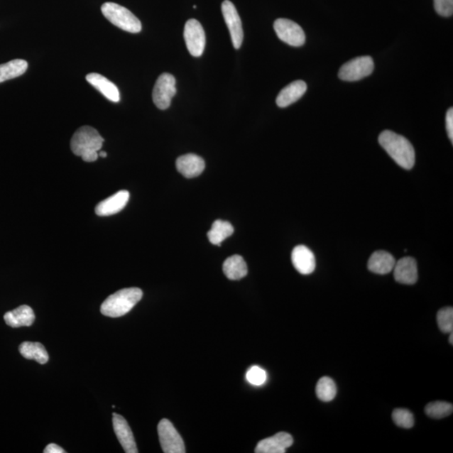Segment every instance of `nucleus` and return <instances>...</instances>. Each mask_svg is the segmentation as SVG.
I'll return each mask as SVG.
<instances>
[{"label":"nucleus","mask_w":453,"mask_h":453,"mask_svg":"<svg viewBox=\"0 0 453 453\" xmlns=\"http://www.w3.org/2000/svg\"><path fill=\"white\" fill-rule=\"evenodd\" d=\"M378 143L402 168H413L415 160V150L408 138L395 132L385 131L378 136Z\"/></svg>","instance_id":"f257e3e1"},{"label":"nucleus","mask_w":453,"mask_h":453,"mask_svg":"<svg viewBox=\"0 0 453 453\" xmlns=\"http://www.w3.org/2000/svg\"><path fill=\"white\" fill-rule=\"evenodd\" d=\"M104 142V138L94 128L82 126L74 133L71 149L74 155L82 157L86 163H94L99 158V151Z\"/></svg>","instance_id":"f03ea898"},{"label":"nucleus","mask_w":453,"mask_h":453,"mask_svg":"<svg viewBox=\"0 0 453 453\" xmlns=\"http://www.w3.org/2000/svg\"><path fill=\"white\" fill-rule=\"evenodd\" d=\"M142 297L143 291L140 288L120 290L104 300L101 306V313L109 317L124 316L131 311Z\"/></svg>","instance_id":"7ed1b4c3"},{"label":"nucleus","mask_w":453,"mask_h":453,"mask_svg":"<svg viewBox=\"0 0 453 453\" xmlns=\"http://www.w3.org/2000/svg\"><path fill=\"white\" fill-rule=\"evenodd\" d=\"M102 13L115 26L129 33H138L142 30L141 22L128 9L118 4L104 3L101 8Z\"/></svg>","instance_id":"20e7f679"},{"label":"nucleus","mask_w":453,"mask_h":453,"mask_svg":"<svg viewBox=\"0 0 453 453\" xmlns=\"http://www.w3.org/2000/svg\"><path fill=\"white\" fill-rule=\"evenodd\" d=\"M374 63L371 57L356 58L341 67L339 77L341 80L355 82L363 80L373 72Z\"/></svg>","instance_id":"39448f33"},{"label":"nucleus","mask_w":453,"mask_h":453,"mask_svg":"<svg viewBox=\"0 0 453 453\" xmlns=\"http://www.w3.org/2000/svg\"><path fill=\"white\" fill-rule=\"evenodd\" d=\"M175 94H177V87H175L174 76L170 73L161 74L152 92V99L156 107L161 110L168 109Z\"/></svg>","instance_id":"423d86ee"},{"label":"nucleus","mask_w":453,"mask_h":453,"mask_svg":"<svg viewBox=\"0 0 453 453\" xmlns=\"http://www.w3.org/2000/svg\"><path fill=\"white\" fill-rule=\"evenodd\" d=\"M157 430H158L160 446L165 453L186 452L182 437L169 420H161Z\"/></svg>","instance_id":"0eeeda50"},{"label":"nucleus","mask_w":453,"mask_h":453,"mask_svg":"<svg viewBox=\"0 0 453 453\" xmlns=\"http://www.w3.org/2000/svg\"><path fill=\"white\" fill-rule=\"evenodd\" d=\"M184 39L189 53L194 58H200L204 52L206 35L203 27L194 18L189 20L184 29Z\"/></svg>","instance_id":"6e6552de"},{"label":"nucleus","mask_w":453,"mask_h":453,"mask_svg":"<svg viewBox=\"0 0 453 453\" xmlns=\"http://www.w3.org/2000/svg\"><path fill=\"white\" fill-rule=\"evenodd\" d=\"M277 36L285 43L293 46H302L306 41L302 28L288 18H278L274 23Z\"/></svg>","instance_id":"1a4fd4ad"},{"label":"nucleus","mask_w":453,"mask_h":453,"mask_svg":"<svg viewBox=\"0 0 453 453\" xmlns=\"http://www.w3.org/2000/svg\"><path fill=\"white\" fill-rule=\"evenodd\" d=\"M222 13H223L226 25L229 28L234 48L238 50L241 48L244 40L241 18L234 4L229 0H225L222 4Z\"/></svg>","instance_id":"9d476101"},{"label":"nucleus","mask_w":453,"mask_h":453,"mask_svg":"<svg viewBox=\"0 0 453 453\" xmlns=\"http://www.w3.org/2000/svg\"><path fill=\"white\" fill-rule=\"evenodd\" d=\"M113 426L118 440L127 453H137L136 443L133 438V432L129 427L126 420L122 415L116 413L113 414Z\"/></svg>","instance_id":"9b49d317"},{"label":"nucleus","mask_w":453,"mask_h":453,"mask_svg":"<svg viewBox=\"0 0 453 453\" xmlns=\"http://www.w3.org/2000/svg\"><path fill=\"white\" fill-rule=\"evenodd\" d=\"M291 261H293L295 269L300 274L310 275L316 269V258L313 252L305 246V245H298L295 247L293 253H291Z\"/></svg>","instance_id":"f8f14e48"},{"label":"nucleus","mask_w":453,"mask_h":453,"mask_svg":"<svg viewBox=\"0 0 453 453\" xmlns=\"http://www.w3.org/2000/svg\"><path fill=\"white\" fill-rule=\"evenodd\" d=\"M293 438L289 433L279 432L275 436L263 439L258 443L256 453H284L293 444Z\"/></svg>","instance_id":"ddd939ff"},{"label":"nucleus","mask_w":453,"mask_h":453,"mask_svg":"<svg viewBox=\"0 0 453 453\" xmlns=\"http://www.w3.org/2000/svg\"><path fill=\"white\" fill-rule=\"evenodd\" d=\"M394 276L400 284L413 285L418 279L417 263L413 257H404L395 263Z\"/></svg>","instance_id":"4468645a"},{"label":"nucleus","mask_w":453,"mask_h":453,"mask_svg":"<svg viewBox=\"0 0 453 453\" xmlns=\"http://www.w3.org/2000/svg\"><path fill=\"white\" fill-rule=\"evenodd\" d=\"M129 200V192L124 190L119 191L99 202L95 209L96 214L100 217L116 214L126 207Z\"/></svg>","instance_id":"2eb2a0df"},{"label":"nucleus","mask_w":453,"mask_h":453,"mask_svg":"<svg viewBox=\"0 0 453 453\" xmlns=\"http://www.w3.org/2000/svg\"><path fill=\"white\" fill-rule=\"evenodd\" d=\"M175 165L178 172L188 179L198 177L205 169L204 160L195 154L180 156Z\"/></svg>","instance_id":"dca6fc26"},{"label":"nucleus","mask_w":453,"mask_h":453,"mask_svg":"<svg viewBox=\"0 0 453 453\" xmlns=\"http://www.w3.org/2000/svg\"><path fill=\"white\" fill-rule=\"evenodd\" d=\"M307 89V85L304 81L298 80L291 82L280 92L279 95L277 96L276 104L280 108L288 107L302 98Z\"/></svg>","instance_id":"f3484780"},{"label":"nucleus","mask_w":453,"mask_h":453,"mask_svg":"<svg viewBox=\"0 0 453 453\" xmlns=\"http://www.w3.org/2000/svg\"><path fill=\"white\" fill-rule=\"evenodd\" d=\"M4 319L8 326L18 328L31 327L33 324L36 317L31 307L26 306V305H23V306L4 314Z\"/></svg>","instance_id":"a211bd4d"},{"label":"nucleus","mask_w":453,"mask_h":453,"mask_svg":"<svg viewBox=\"0 0 453 453\" xmlns=\"http://www.w3.org/2000/svg\"><path fill=\"white\" fill-rule=\"evenodd\" d=\"M86 80L90 83L92 87L101 92L106 99L119 103L120 101L119 91L116 85L110 82L108 78L100 75L99 73H90L87 75Z\"/></svg>","instance_id":"6ab92c4d"},{"label":"nucleus","mask_w":453,"mask_h":453,"mask_svg":"<svg viewBox=\"0 0 453 453\" xmlns=\"http://www.w3.org/2000/svg\"><path fill=\"white\" fill-rule=\"evenodd\" d=\"M395 258L386 251L374 252L368 262L369 270L378 275L389 274L395 266Z\"/></svg>","instance_id":"aec40b11"},{"label":"nucleus","mask_w":453,"mask_h":453,"mask_svg":"<svg viewBox=\"0 0 453 453\" xmlns=\"http://www.w3.org/2000/svg\"><path fill=\"white\" fill-rule=\"evenodd\" d=\"M223 271L226 278L231 280H238L247 275V263H245L242 256L235 254L224 261Z\"/></svg>","instance_id":"412c9836"},{"label":"nucleus","mask_w":453,"mask_h":453,"mask_svg":"<svg viewBox=\"0 0 453 453\" xmlns=\"http://www.w3.org/2000/svg\"><path fill=\"white\" fill-rule=\"evenodd\" d=\"M21 354L23 357L35 360L37 363L45 364L48 362L49 355L46 352L45 346L40 343H32V342H24L18 346Z\"/></svg>","instance_id":"4be33fe9"},{"label":"nucleus","mask_w":453,"mask_h":453,"mask_svg":"<svg viewBox=\"0 0 453 453\" xmlns=\"http://www.w3.org/2000/svg\"><path fill=\"white\" fill-rule=\"evenodd\" d=\"M234 232V229L229 222L223 220H216L212 225V229L207 233V238L209 241L214 245L220 246L221 244L226 238L230 237Z\"/></svg>","instance_id":"5701e85b"},{"label":"nucleus","mask_w":453,"mask_h":453,"mask_svg":"<svg viewBox=\"0 0 453 453\" xmlns=\"http://www.w3.org/2000/svg\"><path fill=\"white\" fill-rule=\"evenodd\" d=\"M27 68V62L22 59L13 60V61L0 65V83L23 75L26 72Z\"/></svg>","instance_id":"b1692460"},{"label":"nucleus","mask_w":453,"mask_h":453,"mask_svg":"<svg viewBox=\"0 0 453 453\" xmlns=\"http://www.w3.org/2000/svg\"><path fill=\"white\" fill-rule=\"evenodd\" d=\"M316 393L319 400L323 402L332 401L337 395L335 382L329 377H322L317 383Z\"/></svg>","instance_id":"393cba45"},{"label":"nucleus","mask_w":453,"mask_h":453,"mask_svg":"<svg viewBox=\"0 0 453 453\" xmlns=\"http://www.w3.org/2000/svg\"><path fill=\"white\" fill-rule=\"evenodd\" d=\"M429 417L442 419L448 417L453 413V405L444 401H435L429 403L425 408Z\"/></svg>","instance_id":"a878e982"},{"label":"nucleus","mask_w":453,"mask_h":453,"mask_svg":"<svg viewBox=\"0 0 453 453\" xmlns=\"http://www.w3.org/2000/svg\"><path fill=\"white\" fill-rule=\"evenodd\" d=\"M392 418L395 425L402 428L410 429L415 424L414 415L408 410L395 409L393 411Z\"/></svg>","instance_id":"bb28decb"},{"label":"nucleus","mask_w":453,"mask_h":453,"mask_svg":"<svg viewBox=\"0 0 453 453\" xmlns=\"http://www.w3.org/2000/svg\"><path fill=\"white\" fill-rule=\"evenodd\" d=\"M437 323L439 328L444 334H451L453 330V309L445 307L437 313Z\"/></svg>","instance_id":"cd10ccee"},{"label":"nucleus","mask_w":453,"mask_h":453,"mask_svg":"<svg viewBox=\"0 0 453 453\" xmlns=\"http://www.w3.org/2000/svg\"><path fill=\"white\" fill-rule=\"evenodd\" d=\"M246 380L253 386H260L267 381V373L263 369L253 366L246 373Z\"/></svg>","instance_id":"c85d7f7f"},{"label":"nucleus","mask_w":453,"mask_h":453,"mask_svg":"<svg viewBox=\"0 0 453 453\" xmlns=\"http://www.w3.org/2000/svg\"><path fill=\"white\" fill-rule=\"evenodd\" d=\"M434 7L438 15L449 17L453 13V0H434Z\"/></svg>","instance_id":"c756f323"},{"label":"nucleus","mask_w":453,"mask_h":453,"mask_svg":"<svg viewBox=\"0 0 453 453\" xmlns=\"http://www.w3.org/2000/svg\"><path fill=\"white\" fill-rule=\"evenodd\" d=\"M446 128L448 137L451 142H453V109L450 108L447 110L446 115Z\"/></svg>","instance_id":"7c9ffc66"},{"label":"nucleus","mask_w":453,"mask_h":453,"mask_svg":"<svg viewBox=\"0 0 453 453\" xmlns=\"http://www.w3.org/2000/svg\"><path fill=\"white\" fill-rule=\"evenodd\" d=\"M45 453H65L66 451L63 449L61 447H59L57 444H54V443H50L48 447L45 448Z\"/></svg>","instance_id":"2f4dec72"},{"label":"nucleus","mask_w":453,"mask_h":453,"mask_svg":"<svg viewBox=\"0 0 453 453\" xmlns=\"http://www.w3.org/2000/svg\"><path fill=\"white\" fill-rule=\"evenodd\" d=\"M99 156L103 157V158H106V157H107V153H106V152L104 151H100L99 152Z\"/></svg>","instance_id":"473e14b6"},{"label":"nucleus","mask_w":453,"mask_h":453,"mask_svg":"<svg viewBox=\"0 0 453 453\" xmlns=\"http://www.w3.org/2000/svg\"><path fill=\"white\" fill-rule=\"evenodd\" d=\"M449 343L451 344V345L453 344V334L452 332H451L450 337H449Z\"/></svg>","instance_id":"72a5a7b5"}]
</instances>
